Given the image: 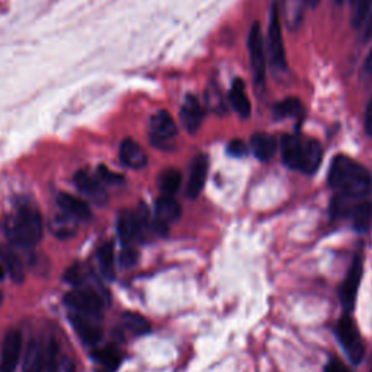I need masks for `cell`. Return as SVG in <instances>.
Returning <instances> with one entry per match:
<instances>
[{
	"label": "cell",
	"mask_w": 372,
	"mask_h": 372,
	"mask_svg": "<svg viewBox=\"0 0 372 372\" xmlns=\"http://www.w3.org/2000/svg\"><path fill=\"white\" fill-rule=\"evenodd\" d=\"M327 182L339 195L357 200H365L372 195V175L365 166L345 154L333 157Z\"/></svg>",
	"instance_id": "6da1fadb"
},
{
	"label": "cell",
	"mask_w": 372,
	"mask_h": 372,
	"mask_svg": "<svg viewBox=\"0 0 372 372\" xmlns=\"http://www.w3.org/2000/svg\"><path fill=\"white\" fill-rule=\"evenodd\" d=\"M280 150L284 165L291 170L313 175L321 165L323 147L314 138L301 134L284 136Z\"/></svg>",
	"instance_id": "7a4b0ae2"
},
{
	"label": "cell",
	"mask_w": 372,
	"mask_h": 372,
	"mask_svg": "<svg viewBox=\"0 0 372 372\" xmlns=\"http://www.w3.org/2000/svg\"><path fill=\"white\" fill-rule=\"evenodd\" d=\"M42 218L38 208L28 201L16 205L6 221V234L18 248L35 246L42 237Z\"/></svg>",
	"instance_id": "3957f363"
},
{
	"label": "cell",
	"mask_w": 372,
	"mask_h": 372,
	"mask_svg": "<svg viewBox=\"0 0 372 372\" xmlns=\"http://www.w3.org/2000/svg\"><path fill=\"white\" fill-rule=\"evenodd\" d=\"M330 214L333 218L349 220L355 230L366 232L372 225V201L368 198H349L336 193L330 204Z\"/></svg>",
	"instance_id": "277c9868"
},
{
	"label": "cell",
	"mask_w": 372,
	"mask_h": 372,
	"mask_svg": "<svg viewBox=\"0 0 372 372\" xmlns=\"http://www.w3.org/2000/svg\"><path fill=\"white\" fill-rule=\"evenodd\" d=\"M265 42L270 66L277 72H284L286 69V58H285L284 37H282L281 9L278 2H272L269 9L268 37Z\"/></svg>",
	"instance_id": "5b68a950"
},
{
	"label": "cell",
	"mask_w": 372,
	"mask_h": 372,
	"mask_svg": "<svg viewBox=\"0 0 372 372\" xmlns=\"http://www.w3.org/2000/svg\"><path fill=\"white\" fill-rule=\"evenodd\" d=\"M334 333L339 343H341V346L346 352L348 358L352 361V364L362 362L365 355V346L359 334V330L357 325H355L352 317L343 316L339 320Z\"/></svg>",
	"instance_id": "8992f818"
},
{
	"label": "cell",
	"mask_w": 372,
	"mask_h": 372,
	"mask_svg": "<svg viewBox=\"0 0 372 372\" xmlns=\"http://www.w3.org/2000/svg\"><path fill=\"white\" fill-rule=\"evenodd\" d=\"M106 302V297L90 288H76L66 296V304L74 313L98 318Z\"/></svg>",
	"instance_id": "52a82bcc"
},
{
	"label": "cell",
	"mask_w": 372,
	"mask_h": 372,
	"mask_svg": "<svg viewBox=\"0 0 372 372\" xmlns=\"http://www.w3.org/2000/svg\"><path fill=\"white\" fill-rule=\"evenodd\" d=\"M249 56H250V66L254 83L259 86L265 85L266 79V63H268V53H266V42L262 35V29L259 22H254L248 38Z\"/></svg>",
	"instance_id": "ba28073f"
},
{
	"label": "cell",
	"mask_w": 372,
	"mask_h": 372,
	"mask_svg": "<svg viewBox=\"0 0 372 372\" xmlns=\"http://www.w3.org/2000/svg\"><path fill=\"white\" fill-rule=\"evenodd\" d=\"M362 273H364V259L361 254H357L353 257L352 265L348 270V275L341 288V301L346 312L353 310L355 301H357V297H358V289L361 285Z\"/></svg>",
	"instance_id": "9c48e42d"
},
{
	"label": "cell",
	"mask_w": 372,
	"mask_h": 372,
	"mask_svg": "<svg viewBox=\"0 0 372 372\" xmlns=\"http://www.w3.org/2000/svg\"><path fill=\"white\" fill-rule=\"evenodd\" d=\"M22 353V334L18 330L6 333L0 357V372H15L18 368Z\"/></svg>",
	"instance_id": "30bf717a"
},
{
	"label": "cell",
	"mask_w": 372,
	"mask_h": 372,
	"mask_svg": "<svg viewBox=\"0 0 372 372\" xmlns=\"http://www.w3.org/2000/svg\"><path fill=\"white\" fill-rule=\"evenodd\" d=\"M152 143L154 145L169 143L177 134V127L173 117L166 111H159L152 117Z\"/></svg>",
	"instance_id": "8fae6325"
},
{
	"label": "cell",
	"mask_w": 372,
	"mask_h": 372,
	"mask_svg": "<svg viewBox=\"0 0 372 372\" xmlns=\"http://www.w3.org/2000/svg\"><path fill=\"white\" fill-rule=\"evenodd\" d=\"M70 323L77 336L82 339L86 345H96L101 342L102 329L99 327L98 323H96V318L73 313L70 314Z\"/></svg>",
	"instance_id": "7c38bea8"
},
{
	"label": "cell",
	"mask_w": 372,
	"mask_h": 372,
	"mask_svg": "<svg viewBox=\"0 0 372 372\" xmlns=\"http://www.w3.org/2000/svg\"><path fill=\"white\" fill-rule=\"evenodd\" d=\"M208 175V159L204 154H198L193 159L191 165V172H189V179L186 185V195L191 200H195L201 191L205 186Z\"/></svg>",
	"instance_id": "4fadbf2b"
},
{
	"label": "cell",
	"mask_w": 372,
	"mask_h": 372,
	"mask_svg": "<svg viewBox=\"0 0 372 372\" xmlns=\"http://www.w3.org/2000/svg\"><path fill=\"white\" fill-rule=\"evenodd\" d=\"M120 159L122 163L129 169H143L147 165V154H145L141 145L127 138L120 145Z\"/></svg>",
	"instance_id": "5bb4252c"
},
{
	"label": "cell",
	"mask_w": 372,
	"mask_h": 372,
	"mask_svg": "<svg viewBox=\"0 0 372 372\" xmlns=\"http://www.w3.org/2000/svg\"><path fill=\"white\" fill-rule=\"evenodd\" d=\"M181 121L189 133H197L200 129L204 121V111L195 96H186V99L181 108Z\"/></svg>",
	"instance_id": "9a60e30c"
},
{
	"label": "cell",
	"mask_w": 372,
	"mask_h": 372,
	"mask_svg": "<svg viewBox=\"0 0 372 372\" xmlns=\"http://www.w3.org/2000/svg\"><path fill=\"white\" fill-rule=\"evenodd\" d=\"M74 184L80 192H83L90 200L104 204L106 201V193L101 185V181L95 179L92 175L85 170H80L74 176Z\"/></svg>",
	"instance_id": "2e32d148"
},
{
	"label": "cell",
	"mask_w": 372,
	"mask_h": 372,
	"mask_svg": "<svg viewBox=\"0 0 372 372\" xmlns=\"http://www.w3.org/2000/svg\"><path fill=\"white\" fill-rule=\"evenodd\" d=\"M57 204L60 209H63L64 213H67L77 221L90 218L92 213H90L89 205L80 198L72 195V193H66V192L60 193V195L57 197Z\"/></svg>",
	"instance_id": "e0dca14e"
},
{
	"label": "cell",
	"mask_w": 372,
	"mask_h": 372,
	"mask_svg": "<svg viewBox=\"0 0 372 372\" xmlns=\"http://www.w3.org/2000/svg\"><path fill=\"white\" fill-rule=\"evenodd\" d=\"M307 5V0H281V16L289 29H297L301 25Z\"/></svg>",
	"instance_id": "ac0fdd59"
},
{
	"label": "cell",
	"mask_w": 372,
	"mask_h": 372,
	"mask_svg": "<svg viewBox=\"0 0 372 372\" xmlns=\"http://www.w3.org/2000/svg\"><path fill=\"white\" fill-rule=\"evenodd\" d=\"M250 147L256 159H259L261 161H268L273 157L275 153H277L278 141L269 134L257 133L250 140Z\"/></svg>",
	"instance_id": "d6986e66"
},
{
	"label": "cell",
	"mask_w": 372,
	"mask_h": 372,
	"mask_svg": "<svg viewBox=\"0 0 372 372\" xmlns=\"http://www.w3.org/2000/svg\"><path fill=\"white\" fill-rule=\"evenodd\" d=\"M45 365H47V352L44 350L42 345L38 341L32 339L25 352L22 372H44Z\"/></svg>",
	"instance_id": "ffe728a7"
},
{
	"label": "cell",
	"mask_w": 372,
	"mask_h": 372,
	"mask_svg": "<svg viewBox=\"0 0 372 372\" xmlns=\"http://www.w3.org/2000/svg\"><path fill=\"white\" fill-rule=\"evenodd\" d=\"M229 99H230L232 106L234 108V111L241 118H248L250 115L252 105L249 101V96L246 93L243 80H240V79L234 80L233 85H232V89H230V93H229Z\"/></svg>",
	"instance_id": "44dd1931"
},
{
	"label": "cell",
	"mask_w": 372,
	"mask_h": 372,
	"mask_svg": "<svg viewBox=\"0 0 372 372\" xmlns=\"http://www.w3.org/2000/svg\"><path fill=\"white\" fill-rule=\"evenodd\" d=\"M181 205L176 202V200H173V197L163 195L156 202V220L163 223L165 225L176 221L181 217Z\"/></svg>",
	"instance_id": "7402d4cb"
},
{
	"label": "cell",
	"mask_w": 372,
	"mask_h": 372,
	"mask_svg": "<svg viewBox=\"0 0 372 372\" xmlns=\"http://www.w3.org/2000/svg\"><path fill=\"white\" fill-rule=\"evenodd\" d=\"M47 366L48 372H76L73 361L60 352L57 345L51 343L47 350Z\"/></svg>",
	"instance_id": "603a6c76"
},
{
	"label": "cell",
	"mask_w": 372,
	"mask_h": 372,
	"mask_svg": "<svg viewBox=\"0 0 372 372\" xmlns=\"http://www.w3.org/2000/svg\"><path fill=\"white\" fill-rule=\"evenodd\" d=\"M76 227H77V220L69 216L67 213H64L63 209H60V213H57L50 221L51 232L60 238H69L74 236L77 230Z\"/></svg>",
	"instance_id": "cb8c5ba5"
},
{
	"label": "cell",
	"mask_w": 372,
	"mask_h": 372,
	"mask_svg": "<svg viewBox=\"0 0 372 372\" xmlns=\"http://www.w3.org/2000/svg\"><path fill=\"white\" fill-rule=\"evenodd\" d=\"M0 261H2L3 266L6 268L8 273L10 275V278L15 282H22L25 277V269L21 262V259L18 254L13 253L9 249H0Z\"/></svg>",
	"instance_id": "d4e9b609"
},
{
	"label": "cell",
	"mask_w": 372,
	"mask_h": 372,
	"mask_svg": "<svg viewBox=\"0 0 372 372\" xmlns=\"http://www.w3.org/2000/svg\"><path fill=\"white\" fill-rule=\"evenodd\" d=\"M118 234L124 243H129L137 234H140V225L136 214L124 211L118 217Z\"/></svg>",
	"instance_id": "484cf974"
},
{
	"label": "cell",
	"mask_w": 372,
	"mask_h": 372,
	"mask_svg": "<svg viewBox=\"0 0 372 372\" xmlns=\"http://www.w3.org/2000/svg\"><path fill=\"white\" fill-rule=\"evenodd\" d=\"M181 184H182V175L176 169H166L159 176V186L160 191L163 192V195L173 197L177 189L181 188Z\"/></svg>",
	"instance_id": "4316f807"
},
{
	"label": "cell",
	"mask_w": 372,
	"mask_h": 372,
	"mask_svg": "<svg viewBox=\"0 0 372 372\" xmlns=\"http://www.w3.org/2000/svg\"><path fill=\"white\" fill-rule=\"evenodd\" d=\"M273 115L278 120L300 118L302 115V104L297 98H286L275 105Z\"/></svg>",
	"instance_id": "83f0119b"
},
{
	"label": "cell",
	"mask_w": 372,
	"mask_h": 372,
	"mask_svg": "<svg viewBox=\"0 0 372 372\" xmlns=\"http://www.w3.org/2000/svg\"><path fill=\"white\" fill-rule=\"evenodd\" d=\"M98 262L105 278L112 280L115 277V256L114 248H112L111 243H104L98 249Z\"/></svg>",
	"instance_id": "f1b7e54d"
},
{
	"label": "cell",
	"mask_w": 372,
	"mask_h": 372,
	"mask_svg": "<svg viewBox=\"0 0 372 372\" xmlns=\"http://www.w3.org/2000/svg\"><path fill=\"white\" fill-rule=\"evenodd\" d=\"M121 321L125 329L128 332H131L134 336H144L150 332L149 320L137 313H124Z\"/></svg>",
	"instance_id": "f546056e"
},
{
	"label": "cell",
	"mask_w": 372,
	"mask_h": 372,
	"mask_svg": "<svg viewBox=\"0 0 372 372\" xmlns=\"http://www.w3.org/2000/svg\"><path fill=\"white\" fill-rule=\"evenodd\" d=\"M95 358L109 371H115L121 364V352L115 346L108 345L96 350Z\"/></svg>",
	"instance_id": "4dcf8cb0"
},
{
	"label": "cell",
	"mask_w": 372,
	"mask_h": 372,
	"mask_svg": "<svg viewBox=\"0 0 372 372\" xmlns=\"http://www.w3.org/2000/svg\"><path fill=\"white\" fill-rule=\"evenodd\" d=\"M350 5V22L353 26L361 28L366 21L372 8V0H349Z\"/></svg>",
	"instance_id": "1f68e13d"
},
{
	"label": "cell",
	"mask_w": 372,
	"mask_h": 372,
	"mask_svg": "<svg viewBox=\"0 0 372 372\" xmlns=\"http://www.w3.org/2000/svg\"><path fill=\"white\" fill-rule=\"evenodd\" d=\"M98 177H99L101 182L108 184V185H120V184H122V176L115 173V172H111L105 166H101L98 169Z\"/></svg>",
	"instance_id": "d6a6232c"
},
{
	"label": "cell",
	"mask_w": 372,
	"mask_h": 372,
	"mask_svg": "<svg viewBox=\"0 0 372 372\" xmlns=\"http://www.w3.org/2000/svg\"><path fill=\"white\" fill-rule=\"evenodd\" d=\"M227 153L233 157H243L248 154V145L241 140H233L227 145Z\"/></svg>",
	"instance_id": "836d02e7"
},
{
	"label": "cell",
	"mask_w": 372,
	"mask_h": 372,
	"mask_svg": "<svg viewBox=\"0 0 372 372\" xmlns=\"http://www.w3.org/2000/svg\"><path fill=\"white\" fill-rule=\"evenodd\" d=\"M137 257H138V254H137V252L134 250V249H129V248H125L124 250H122V253H121V264L124 265V266H133V265H136V262H137Z\"/></svg>",
	"instance_id": "e575fe53"
},
{
	"label": "cell",
	"mask_w": 372,
	"mask_h": 372,
	"mask_svg": "<svg viewBox=\"0 0 372 372\" xmlns=\"http://www.w3.org/2000/svg\"><path fill=\"white\" fill-rule=\"evenodd\" d=\"M325 372H352V371L342 361L333 358L327 362Z\"/></svg>",
	"instance_id": "d590c367"
},
{
	"label": "cell",
	"mask_w": 372,
	"mask_h": 372,
	"mask_svg": "<svg viewBox=\"0 0 372 372\" xmlns=\"http://www.w3.org/2000/svg\"><path fill=\"white\" fill-rule=\"evenodd\" d=\"M362 77L372 80V48L362 64Z\"/></svg>",
	"instance_id": "8d00e7d4"
},
{
	"label": "cell",
	"mask_w": 372,
	"mask_h": 372,
	"mask_svg": "<svg viewBox=\"0 0 372 372\" xmlns=\"http://www.w3.org/2000/svg\"><path fill=\"white\" fill-rule=\"evenodd\" d=\"M365 128L369 136H372V99L369 101L365 112Z\"/></svg>",
	"instance_id": "74e56055"
},
{
	"label": "cell",
	"mask_w": 372,
	"mask_h": 372,
	"mask_svg": "<svg viewBox=\"0 0 372 372\" xmlns=\"http://www.w3.org/2000/svg\"><path fill=\"white\" fill-rule=\"evenodd\" d=\"M361 28H364V35H365V38H371L372 37V8L369 10V15H368L366 21L364 22V25Z\"/></svg>",
	"instance_id": "f35d334b"
},
{
	"label": "cell",
	"mask_w": 372,
	"mask_h": 372,
	"mask_svg": "<svg viewBox=\"0 0 372 372\" xmlns=\"http://www.w3.org/2000/svg\"><path fill=\"white\" fill-rule=\"evenodd\" d=\"M6 277V268L3 266V264H0V282H2Z\"/></svg>",
	"instance_id": "ab89813d"
},
{
	"label": "cell",
	"mask_w": 372,
	"mask_h": 372,
	"mask_svg": "<svg viewBox=\"0 0 372 372\" xmlns=\"http://www.w3.org/2000/svg\"><path fill=\"white\" fill-rule=\"evenodd\" d=\"M307 2H309V5H310V6H317V5H318V2H320V0H307Z\"/></svg>",
	"instance_id": "60d3db41"
},
{
	"label": "cell",
	"mask_w": 372,
	"mask_h": 372,
	"mask_svg": "<svg viewBox=\"0 0 372 372\" xmlns=\"http://www.w3.org/2000/svg\"><path fill=\"white\" fill-rule=\"evenodd\" d=\"M2 301H3V296H2V293H0V304H2Z\"/></svg>",
	"instance_id": "b9f144b4"
},
{
	"label": "cell",
	"mask_w": 372,
	"mask_h": 372,
	"mask_svg": "<svg viewBox=\"0 0 372 372\" xmlns=\"http://www.w3.org/2000/svg\"><path fill=\"white\" fill-rule=\"evenodd\" d=\"M334 2H336V3H342V2H343V0H334Z\"/></svg>",
	"instance_id": "7bdbcfd3"
},
{
	"label": "cell",
	"mask_w": 372,
	"mask_h": 372,
	"mask_svg": "<svg viewBox=\"0 0 372 372\" xmlns=\"http://www.w3.org/2000/svg\"><path fill=\"white\" fill-rule=\"evenodd\" d=\"M371 372H372V371H371Z\"/></svg>",
	"instance_id": "ee69618b"
}]
</instances>
